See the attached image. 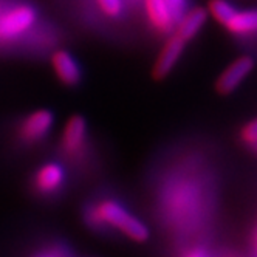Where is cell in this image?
<instances>
[{"label":"cell","instance_id":"obj_1","mask_svg":"<svg viewBox=\"0 0 257 257\" xmlns=\"http://www.w3.org/2000/svg\"><path fill=\"white\" fill-rule=\"evenodd\" d=\"M91 220H93L95 225H104L112 229H116L127 238L138 243L146 242L151 235L149 228L138 217L128 212L118 201L110 198L99 200L91 208Z\"/></svg>","mask_w":257,"mask_h":257},{"label":"cell","instance_id":"obj_2","mask_svg":"<svg viewBox=\"0 0 257 257\" xmlns=\"http://www.w3.org/2000/svg\"><path fill=\"white\" fill-rule=\"evenodd\" d=\"M38 13L27 4L10 5L0 10V44L14 42L36 24Z\"/></svg>","mask_w":257,"mask_h":257},{"label":"cell","instance_id":"obj_3","mask_svg":"<svg viewBox=\"0 0 257 257\" xmlns=\"http://www.w3.org/2000/svg\"><path fill=\"white\" fill-rule=\"evenodd\" d=\"M252 68H254V59L251 56H240L234 59L215 81V91L223 96L231 95L246 79Z\"/></svg>","mask_w":257,"mask_h":257},{"label":"cell","instance_id":"obj_4","mask_svg":"<svg viewBox=\"0 0 257 257\" xmlns=\"http://www.w3.org/2000/svg\"><path fill=\"white\" fill-rule=\"evenodd\" d=\"M185 47H186V42L181 38H178L177 34L171 33V38L166 41V44H164L163 50L160 51L158 58L154 64L152 78L157 81L168 78V75L180 61L183 51H185Z\"/></svg>","mask_w":257,"mask_h":257},{"label":"cell","instance_id":"obj_5","mask_svg":"<svg viewBox=\"0 0 257 257\" xmlns=\"http://www.w3.org/2000/svg\"><path fill=\"white\" fill-rule=\"evenodd\" d=\"M53 113L50 110L41 108L30 113L19 127V137L25 143H38L44 140L53 127Z\"/></svg>","mask_w":257,"mask_h":257},{"label":"cell","instance_id":"obj_6","mask_svg":"<svg viewBox=\"0 0 257 257\" xmlns=\"http://www.w3.org/2000/svg\"><path fill=\"white\" fill-rule=\"evenodd\" d=\"M87 140V122L84 116L73 115L64 125L61 135V148L68 157H78Z\"/></svg>","mask_w":257,"mask_h":257},{"label":"cell","instance_id":"obj_7","mask_svg":"<svg viewBox=\"0 0 257 257\" xmlns=\"http://www.w3.org/2000/svg\"><path fill=\"white\" fill-rule=\"evenodd\" d=\"M51 67L56 78L67 87L78 85L82 78L78 61L67 50H56L51 54Z\"/></svg>","mask_w":257,"mask_h":257},{"label":"cell","instance_id":"obj_8","mask_svg":"<svg viewBox=\"0 0 257 257\" xmlns=\"http://www.w3.org/2000/svg\"><path fill=\"white\" fill-rule=\"evenodd\" d=\"M144 11L155 31L161 34H171L174 31L177 17L164 0H144Z\"/></svg>","mask_w":257,"mask_h":257},{"label":"cell","instance_id":"obj_9","mask_svg":"<svg viewBox=\"0 0 257 257\" xmlns=\"http://www.w3.org/2000/svg\"><path fill=\"white\" fill-rule=\"evenodd\" d=\"M208 19V11L201 7H194L191 10H186L180 16V19L175 24L174 34H177L178 38H181L186 44L192 41L195 36L200 33V30L203 28Z\"/></svg>","mask_w":257,"mask_h":257},{"label":"cell","instance_id":"obj_10","mask_svg":"<svg viewBox=\"0 0 257 257\" xmlns=\"http://www.w3.org/2000/svg\"><path fill=\"white\" fill-rule=\"evenodd\" d=\"M65 180V171L59 163H47L34 175V188L39 194H54L61 189Z\"/></svg>","mask_w":257,"mask_h":257},{"label":"cell","instance_id":"obj_11","mask_svg":"<svg viewBox=\"0 0 257 257\" xmlns=\"http://www.w3.org/2000/svg\"><path fill=\"white\" fill-rule=\"evenodd\" d=\"M225 28L232 34H249L257 31V10L234 11Z\"/></svg>","mask_w":257,"mask_h":257},{"label":"cell","instance_id":"obj_12","mask_svg":"<svg viewBox=\"0 0 257 257\" xmlns=\"http://www.w3.org/2000/svg\"><path fill=\"white\" fill-rule=\"evenodd\" d=\"M206 11L215 22L225 27L226 22L231 19V16L234 14L235 8L229 2H226V0H209Z\"/></svg>","mask_w":257,"mask_h":257},{"label":"cell","instance_id":"obj_13","mask_svg":"<svg viewBox=\"0 0 257 257\" xmlns=\"http://www.w3.org/2000/svg\"><path fill=\"white\" fill-rule=\"evenodd\" d=\"M96 5L107 17H118L122 11V0H96Z\"/></svg>","mask_w":257,"mask_h":257},{"label":"cell","instance_id":"obj_14","mask_svg":"<svg viewBox=\"0 0 257 257\" xmlns=\"http://www.w3.org/2000/svg\"><path fill=\"white\" fill-rule=\"evenodd\" d=\"M242 140L248 144H257V118L249 121L242 131Z\"/></svg>","mask_w":257,"mask_h":257},{"label":"cell","instance_id":"obj_15","mask_svg":"<svg viewBox=\"0 0 257 257\" xmlns=\"http://www.w3.org/2000/svg\"><path fill=\"white\" fill-rule=\"evenodd\" d=\"M168 5H169V8L172 10V13L175 14V17H177V21L180 19V16L185 13L188 8V0H164Z\"/></svg>","mask_w":257,"mask_h":257},{"label":"cell","instance_id":"obj_16","mask_svg":"<svg viewBox=\"0 0 257 257\" xmlns=\"http://www.w3.org/2000/svg\"><path fill=\"white\" fill-rule=\"evenodd\" d=\"M186 257H206V254L201 251V249H194V251H191Z\"/></svg>","mask_w":257,"mask_h":257},{"label":"cell","instance_id":"obj_17","mask_svg":"<svg viewBox=\"0 0 257 257\" xmlns=\"http://www.w3.org/2000/svg\"><path fill=\"white\" fill-rule=\"evenodd\" d=\"M38 257H61V254L58 251H47V252H44V254H41Z\"/></svg>","mask_w":257,"mask_h":257}]
</instances>
